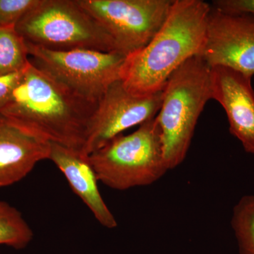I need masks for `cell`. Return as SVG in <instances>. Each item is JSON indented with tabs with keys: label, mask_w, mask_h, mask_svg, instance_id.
Listing matches in <instances>:
<instances>
[{
	"label": "cell",
	"mask_w": 254,
	"mask_h": 254,
	"mask_svg": "<svg viewBox=\"0 0 254 254\" xmlns=\"http://www.w3.org/2000/svg\"><path fill=\"white\" fill-rule=\"evenodd\" d=\"M33 230L22 213L4 200H0V245L23 250L33 240Z\"/></svg>",
	"instance_id": "obj_13"
},
{
	"label": "cell",
	"mask_w": 254,
	"mask_h": 254,
	"mask_svg": "<svg viewBox=\"0 0 254 254\" xmlns=\"http://www.w3.org/2000/svg\"><path fill=\"white\" fill-rule=\"evenodd\" d=\"M97 105L98 103L82 98L30 62L21 81L0 113L47 141L83 153Z\"/></svg>",
	"instance_id": "obj_1"
},
{
	"label": "cell",
	"mask_w": 254,
	"mask_h": 254,
	"mask_svg": "<svg viewBox=\"0 0 254 254\" xmlns=\"http://www.w3.org/2000/svg\"><path fill=\"white\" fill-rule=\"evenodd\" d=\"M212 99L225 110L230 131L247 153L254 154V91L252 77L224 66L210 67Z\"/></svg>",
	"instance_id": "obj_10"
},
{
	"label": "cell",
	"mask_w": 254,
	"mask_h": 254,
	"mask_svg": "<svg viewBox=\"0 0 254 254\" xmlns=\"http://www.w3.org/2000/svg\"><path fill=\"white\" fill-rule=\"evenodd\" d=\"M200 56L210 67L224 66L254 75V16L231 14L211 5Z\"/></svg>",
	"instance_id": "obj_9"
},
{
	"label": "cell",
	"mask_w": 254,
	"mask_h": 254,
	"mask_svg": "<svg viewBox=\"0 0 254 254\" xmlns=\"http://www.w3.org/2000/svg\"><path fill=\"white\" fill-rule=\"evenodd\" d=\"M211 4L202 0H174L163 26L144 48L127 56L120 79L138 95L163 91L169 78L204 46Z\"/></svg>",
	"instance_id": "obj_2"
},
{
	"label": "cell",
	"mask_w": 254,
	"mask_h": 254,
	"mask_svg": "<svg viewBox=\"0 0 254 254\" xmlns=\"http://www.w3.org/2000/svg\"><path fill=\"white\" fill-rule=\"evenodd\" d=\"M128 56L146 46L163 26L174 0H78Z\"/></svg>",
	"instance_id": "obj_7"
},
{
	"label": "cell",
	"mask_w": 254,
	"mask_h": 254,
	"mask_svg": "<svg viewBox=\"0 0 254 254\" xmlns=\"http://www.w3.org/2000/svg\"><path fill=\"white\" fill-rule=\"evenodd\" d=\"M211 99L210 67L200 55L185 62L166 82L155 118L169 170L186 158L198 118Z\"/></svg>",
	"instance_id": "obj_3"
},
{
	"label": "cell",
	"mask_w": 254,
	"mask_h": 254,
	"mask_svg": "<svg viewBox=\"0 0 254 254\" xmlns=\"http://www.w3.org/2000/svg\"><path fill=\"white\" fill-rule=\"evenodd\" d=\"M29 63L26 42L16 26H0V76L22 71Z\"/></svg>",
	"instance_id": "obj_14"
},
{
	"label": "cell",
	"mask_w": 254,
	"mask_h": 254,
	"mask_svg": "<svg viewBox=\"0 0 254 254\" xmlns=\"http://www.w3.org/2000/svg\"><path fill=\"white\" fill-rule=\"evenodd\" d=\"M88 158L98 180L118 190L153 185L169 170L155 118L130 134L115 137Z\"/></svg>",
	"instance_id": "obj_5"
},
{
	"label": "cell",
	"mask_w": 254,
	"mask_h": 254,
	"mask_svg": "<svg viewBox=\"0 0 254 254\" xmlns=\"http://www.w3.org/2000/svg\"><path fill=\"white\" fill-rule=\"evenodd\" d=\"M48 160L63 173L71 190L91 210L102 226L110 230L118 227L115 217L100 193L98 185L99 180L88 155L50 142Z\"/></svg>",
	"instance_id": "obj_12"
},
{
	"label": "cell",
	"mask_w": 254,
	"mask_h": 254,
	"mask_svg": "<svg viewBox=\"0 0 254 254\" xmlns=\"http://www.w3.org/2000/svg\"><path fill=\"white\" fill-rule=\"evenodd\" d=\"M211 5L225 12L254 16V0H216Z\"/></svg>",
	"instance_id": "obj_17"
},
{
	"label": "cell",
	"mask_w": 254,
	"mask_h": 254,
	"mask_svg": "<svg viewBox=\"0 0 254 254\" xmlns=\"http://www.w3.org/2000/svg\"><path fill=\"white\" fill-rule=\"evenodd\" d=\"M32 64L82 98L98 103L120 79L126 56L91 50L53 51L26 43Z\"/></svg>",
	"instance_id": "obj_6"
},
{
	"label": "cell",
	"mask_w": 254,
	"mask_h": 254,
	"mask_svg": "<svg viewBox=\"0 0 254 254\" xmlns=\"http://www.w3.org/2000/svg\"><path fill=\"white\" fill-rule=\"evenodd\" d=\"M41 0H0V26H16Z\"/></svg>",
	"instance_id": "obj_16"
},
{
	"label": "cell",
	"mask_w": 254,
	"mask_h": 254,
	"mask_svg": "<svg viewBox=\"0 0 254 254\" xmlns=\"http://www.w3.org/2000/svg\"><path fill=\"white\" fill-rule=\"evenodd\" d=\"M16 29L26 43L53 51L120 53L108 32L78 0H41Z\"/></svg>",
	"instance_id": "obj_4"
},
{
	"label": "cell",
	"mask_w": 254,
	"mask_h": 254,
	"mask_svg": "<svg viewBox=\"0 0 254 254\" xmlns=\"http://www.w3.org/2000/svg\"><path fill=\"white\" fill-rule=\"evenodd\" d=\"M163 91L138 95L127 89L121 79L110 85L90 122L83 153L89 155L132 127L155 118Z\"/></svg>",
	"instance_id": "obj_8"
},
{
	"label": "cell",
	"mask_w": 254,
	"mask_h": 254,
	"mask_svg": "<svg viewBox=\"0 0 254 254\" xmlns=\"http://www.w3.org/2000/svg\"><path fill=\"white\" fill-rule=\"evenodd\" d=\"M25 68L18 72L0 76V110L9 102L15 88L23 77Z\"/></svg>",
	"instance_id": "obj_18"
},
{
	"label": "cell",
	"mask_w": 254,
	"mask_h": 254,
	"mask_svg": "<svg viewBox=\"0 0 254 254\" xmlns=\"http://www.w3.org/2000/svg\"><path fill=\"white\" fill-rule=\"evenodd\" d=\"M231 225L240 254H254V195H244L235 205Z\"/></svg>",
	"instance_id": "obj_15"
},
{
	"label": "cell",
	"mask_w": 254,
	"mask_h": 254,
	"mask_svg": "<svg viewBox=\"0 0 254 254\" xmlns=\"http://www.w3.org/2000/svg\"><path fill=\"white\" fill-rule=\"evenodd\" d=\"M49 153V141L0 113V188L21 181Z\"/></svg>",
	"instance_id": "obj_11"
}]
</instances>
